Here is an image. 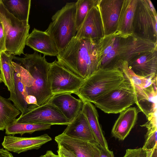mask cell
I'll return each instance as SVG.
<instances>
[{"label":"cell","mask_w":157,"mask_h":157,"mask_svg":"<svg viewBox=\"0 0 157 157\" xmlns=\"http://www.w3.org/2000/svg\"><path fill=\"white\" fill-rule=\"evenodd\" d=\"M13 55L7 52L0 55V76L10 93L14 92V70L12 63Z\"/></svg>","instance_id":"cb8c5ba5"},{"label":"cell","mask_w":157,"mask_h":157,"mask_svg":"<svg viewBox=\"0 0 157 157\" xmlns=\"http://www.w3.org/2000/svg\"><path fill=\"white\" fill-rule=\"evenodd\" d=\"M52 140V138L47 134L29 137L7 135L4 137L2 144L8 151L19 154L29 150L38 149Z\"/></svg>","instance_id":"5bb4252c"},{"label":"cell","mask_w":157,"mask_h":157,"mask_svg":"<svg viewBox=\"0 0 157 157\" xmlns=\"http://www.w3.org/2000/svg\"><path fill=\"white\" fill-rule=\"evenodd\" d=\"M58 146L64 148L75 157H99V144L68 136L63 133L56 136Z\"/></svg>","instance_id":"4fadbf2b"},{"label":"cell","mask_w":157,"mask_h":157,"mask_svg":"<svg viewBox=\"0 0 157 157\" xmlns=\"http://www.w3.org/2000/svg\"><path fill=\"white\" fill-rule=\"evenodd\" d=\"M16 122L67 125L70 122L55 106L48 102L29 109L16 119Z\"/></svg>","instance_id":"9c48e42d"},{"label":"cell","mask_w":157,"mask_h":157,"mask_svg":"<svg viewBox=\"0 0 157 157\" xmlns=\"http://www.w3.org/2000/svg\"><path fill=\"white\" fill-rule=\"evenodd\" d=\"M52 125L48 124H35L21 123L14 122L10 124L6 128L5 133L7 135L14 136L25 133L32 134L38 131L50 129Z\"/></svg>","instance_id":"83f0119b"},{"label":"cell","mask_w":157,"mask_h":157,"mask_svg":"<svg viewBox=\"0 0 157 157\" xmlns=\"http://www.w3.org/2000/svg\"><path fill=\"white\" fill-rule=\"evenodd\" d=\"M147 152V157H157V146Z\"/></svg>","instance_id":"f35d334b"},{"label":"cell","mask_w":157,"mask_h":157,"mask_svg":"<svg viewBox=\"0 0 157 157\" xmlns=\"http://www.w3.org/2000/svg\"><path fill=\"white\" fill-rule=\"evenodd\" d=\"M147 129L145 140L142 148L146 151L152 150L157 147V123L153 120H148L144 124L141 125Z\"/></svg>","instance_id":"f546056e"},{"label":"cell","mask_w":157,"mask_h":157,"mask_svg":"<svg viewBox=\"0 0 157 157\" xmlns=\"http://www.w3.org/2000/svg\"><path fill=\"white\" fill-rule=\"evenodd\" d=\"M100 151V155L99 157H114L113 151L109 149L104 148L99 145Z\"/></svg>","instance_id":"8d00e7d4"},{"label":"cell","mask_w":157,"mask_h":157,"mask_svg":"<svg viewBox=\"0 0 157 157\" xmlns=\"http://www.w3.org/2000/svg\"><path fill=\"white\" fill-rule=\"evenodd\" d=\"M133 85L135 92V104L147 118L157 113V82L144 88Z\"/></svg>","instance_id":"e0dca14e"},{"label":"cell","mask_w":157,"mask_h":157,"mask_svg":"<svg viewBox=\"0 0 157 157\" xmlns=\"http://www.w3.org/2000/svg\"><path fill=\"white\" fill-rule=\"evenodd\" d=\"M139 111L135 107H129L120 113L111 131L115 138L123 140L135 126Z\"/></svg>","instance_id":"44dd1931"},{"label":"cell","mask_w":157,"mask_h":157,"mask_svg":"<svg viewBox=\"0 0 157 157\" xmlns=\"http://www.w3.org/2000/svg\"><path fill=\"white\" fill-rule=\"evenodd\" d=\"M48 79L53 96L66 93L75 94L84 80L56 60L50 63Z\"/></svg>","instance_id":"ba28073f"},{"label":"cell","mask_w":157,"mask_h":157,"mask_svg":"<svg viewBox=\"0 0 157 157\" xmlns=\"http://www.w3.org/2000/svg\"><path fill=\"white\" fill-rule=\"evenodd\" d=\"M23 58L13 56V59L20 62L21 66L27 70L33 79V85L26 89L28 95L36 97L39 106L47 103L53 96L48 81L50 63L35 51L32 54H24Z\"/></svg>","instance_id":"7a4b0ae2"},{"label":"cell","mask_w":157,"mask_h":157,"mask_svg":"<svg viewBox=\"0 0 157 157\" xmlns=\"http://www.w3.org/2000/svg\"><path fill=\"white\" fill-rule=\"evenodd\" d=\"M0 157H14L7 150L3 148H0Z\"/></svg>","instance_id":"74e56055"},{"label":"cell","mask_w":157,"mask_h":157,"mask_svg":"<svg viewBox=\"0 0 157 157\" xmlns=\"http://www.w3.org/2000/svg\"><path fill=\"white\" fill-rule=\"evenodd\" d=\"M56 56L59 63L83 80L99 69L97 42L90 39L74 37Z\"/></svg>","instance_id":"6da1fadb"},{"label":"cell","mask_w":157,"mask_h":157,"mask_svg":"<svg viewBox=\"0 0 157 157\" xmlns=\"http://www.w3.org/2000/svg\"><path fill=\"white\" fill-rule=\"evenodd\" d=\"M7 11L21 21H29L30 0H1Z\"/></svg>","instance_id":"484cf974"},{"label":"cell","mask_w":157,"mask_h":157,"mask_svg":"<svg viewBox=\"0 0 157 157\" xmlns=\"http://www.w3.org/2000/svg\"><path fill=\"white\" fill-rule=\"evenodd\" d=\"M82 111L86 117L98 144L104 148L109 149L99 123L98 113L95 107L90 102H83Z\"/></svg>","instance_id":"7402d4cb"},{"label":"cell","mask_w":157,"mask_h":157,"mask_svg":"<svg viewBox=\"0 0 157 157\" xmlns=\"http://www.w3.org/2000/svg\"><path fill=\"white\" fill-rule=\"evenodd\" d=\"M124 0H98V6L105 36L117 31L120 13Z\"/></svg>","instance_id":"9a60e30c"},{"label":"cell","mask_w":157,"mask_h":157,"mask_svg":"<svg viewBox=\"0 0 157 157\" xmlns=\"http://www.w3.org/2000/svg\"><path fill=\"white\" fill-rule=\"evenodd\" d=\"M62 133L71 137L98 144L87 118L82 111L67 125Z\"/></svg>","instance_id":"ffe728a7"},{"label":"cell","mask_w":157,"mask_h":157,"mask_svg":"<svg viewBox=\"0 0 157 157\" xmlns=\"http://www.w3.org/2000/svg\"><path fill=\"white\" fill-rule=\"evenodd\" d=\"M0 20L5 37L6 52L14 56L25 54L24 49L30 27L29 21L16 18L7 11L1 0Z\"/></svg>","instance_id":"5b68a950"},{"label":"cell","mask_w":157,"mask_h":157,"mask_svg":"<svg viewBox=\"0 0 157 157\" xmlns=\"http://www.w3.org/2000/svg\"><path fill=\"white\" fill-rule=\"evenodd\" d=\"M157 49V43L140 38L133 33L122 35L118 52L120 58L128 63Z\"/></svg>","instance_id":"8fae6325"},{"label":"cell","mask_w":157,"mask_h":157,"mask_svg":"<svg viewBox=\"0 0 157 157\" xmlns=\"http://www.w3.org/2000/svg\"><path fill=\"white\" fill-rule=\"evenodd\" d=\"M48 102L56 107L70 122L82 111L83 105L80 99L67 93L53 95Z\"/></svg>","instance_id":"2e32d148"},{"label":"cell","mask_w":157,"mask_h":157,"mask_svg":"<svg viewBox=\"0 0 157 157\" xmlns=\"http://www.w3.org/2000/svg\"><path fill=\"white\" fill-rule=\"evenodd\" d=\"M14 71L18 73L21 81L25 86L26 89L32 86L33 79L30 73L19 64L12 62Z\"/></svg>","instance_id":"1f68e13d"},{"label":"cell","mask_w":157,"mask_h":157,"mask_svg":"<svg viewBox=\"0 0 157 157\" xmlns=\"http://www.w3.org/2000/svg\"><path fill=\"white\" fill-rule=\"evenodd\" d=\"M26 45L45 56H57L58 54L56 44L50 35L35 28L29 34Z\"/></svg>","instance_id":"ac0fdd59"},{"label":"cell","mask_w":157,"mask_h":157,"mask_svg":"<svg viewBox=\"0 0 157 157\" xmlns=\"http://www.w3.org/2000/svg\"><path fill=\"white\" fill-rule=\"evenodd\" d=\"M128 63V67L136 75L147 78L157 76V49L145 54Z\"/></svg>","instance_id":"d6986e66"},{"label":"cell","mask_w":157,"mask_h":157,"mask_svg":"<svg viewBox=\"0 0 157 157\" xmlns=\"http://www.w3.org/2000/svg\"><path fill=\"white\" fill-rule=\"evenodd\" d=\"M14 78V92L10 93L8 99L13 102L14 105L21 112V114H22L29 110L28 105L26 101L28 95L25 86L21 81L19 73L15 71Z\"/></svg>","instance_id":"d4e9b609"},{"label":"cell","mask_w":157,"mask_h":157,"mask_svg":"<svg viewBox=\"0 0 157 157\" xmlns=\"http://www.w3.org/2000/svg\"><path fill=\"white\" fill-rule=\"evenodd\" d=\"M122 157H147V152L142 147L138 149H128Z\"/></svg>","instance_id":"d6a6232c"},{"label":"cell","mask_w":157,"mask_h":157,"mask_svg":"<svg viewBox=\"0 0 157 157\" xmlns=\"http://www.w3.org/2000/svg\"><path fill=\"white\" fill-rule=\"evenodd\" d=\"M96 0H78L76 3L75 27L77 32L80 28L89 11Z\"/></svg>","instance_id":"4dcf8cb0"},{"label":"cell","mask_w":157,"mask_h":157,"mask_svg":"<svg viewBox=\"0 0 157 157\" xmlns=\"http://www.w3.org/2000/svg\"><path fill=\"white\" fill-rule=\"evenodd\" d=\"M138 0H124L119 17L117 30L122 35L133 33V23Z\"/></svg>","instance_id":"603a6c76"},{"label":"cell","mask_w":157,"mask_h":157,"mask_svg":"<svg viewBox=\"0 0 157 157\" xmlns=\"http://www.w3.org/2000/svg\"><path fill=\"white\" fill-rule=\"evenodd\" d=\"M48 154L47 152L44 155H42L40 156L39 157H48Z\"/></svg>","instance_id":"60d3db41"},{"label":"cell","mask_w":157,"mask_h":157,"mask_svg":"<svg viewBox=\"0 0 157 157\" xmlns=\"http://www.w3.org/2000/svg\"><path fill=\"white\" fill-rule=\"evenodd\" d=\"M76 12L75 2L67 3L52 16V21L45 31L53 40L58 54L67 47L75 36Z\"/></svg>","instance_id":"277c9868"},{"label":"cell","mask_w":157,"mask_h":157,"mask_svg":"<svg viewBox=\"0 0 157 157\" xmlns=\"http://www.w3.org/2000/svg\"><path fill=\"white\" fill-rule=\"evenodd\" d=\"M6 52L5 37L2 26L0 20V55L2 52Z\"/></svg>","instance_id":"836d02e7"},{"label":"cell","mask_w":157,"mask_h":157,"mask_svg":"<svg viewBox=\"0 0 157 157\" xmlns=\"http://www.w3.org/2000/svg\"><path fill=\"white\" fill-rule=\"evenodd\" d=\"M2 82H2V80L1 77H0V84L2 83Z\"/></svg>","instance_id":"b9f144b4"},{"label":"cell","mask_w":157,"mask_h":157,"mask_svg":"<svg viewBox=\"0 0 157 157\" xmlns=\"http://www.w3.org/2000/svg\"><path fill=\"white\" fill-rule=\"evenodd\" d=\"M135 101L133 86L127 77L118 86L100 97L92 103L105 113L117 114L130 107Z\"/></svg>","instance_id":"8992f818"},{"label":"cell","mask_w":157,"mask_h":157,"mask_svg":"<svg viewBox=\"0 0 157 157\" xmlns=\"http://www.w3.org/2000/svg\"><path fill=\"white\" fill-rule=\"evenodd\" d=\"M98 1L89 11L75 37L87 39L97 42L104 36L101 17L98 6Z\"/></svg>","instance_id":"7c38bea8"},{"label":"cell","mask_w":157,"mask_h":157,"mask_svg":"<svg viewBox=\"0 0 157 157\" xmlns=\"http://www.w3.org/2000/svg\"><path fill=\"white\" fill-rule=\"evenodd\" d=\"M121 35L117 30L97 42L99 68H119L122 60L118 49Z\"/></svg>","instance_id":"30bf717a"},{"label":"cell","mask_w":157,"mask_h":157,"mask_svg":"<svg viewBox=\"0 0 157 157\" xmlns=\"http://www.w3.org/2000/svg\"><path fill=\"white\" fill-rule=\"evenodd\" d=\"M157 14L149 0H138L133 23V33L157 43Z\"/></svg>","instance_id":"52a82bcc"},{"label":"cell","mask_w":157,"mask_h":157,"mask_svg":"<svg viewBox=\"0 0 157 157\" xmlns=\"http://www.w3.org/2000/svg\"><path fill=\"white\" fill-rule=\"evenodd\" d=\"M128 63L122 60L119 68L134 86L144 88L157 82V75L147 78L136 75L128 67Z\"/></svg>","instance_id":"f1b7e54d"},{"label":"cell","mask_w":157,"mask_h":157,"mask_svg":"<svg viewBox=\"0 0 157 157\" xmlns=\"http://www.w3.org/2000/svg\"><path fill=\"white\" fill-rule=\"evenodd\" d=\"M126 78L118 68H99L84 80L75 94L83 102L92 103L100 97L118 86Z\"/></svg>","instance_id":"3957f363"},{"label":"cell","mask_w":157,"mask_h":157,"mask_svg":"<svg viewBox=\"0 0 157 157\" xmlns=\"http://www.w3.org/2000/svg\"><path fill=\"white\" fill-rule=\"evenodd\" d=\"M26 101L28 105L29 110L39 106L37 104L36 98L33 96L28 95L26 97Z\"/></svg>","instance_id":"e575fe53"},{"label":"cell","mask_w":157,"mask_h":157,"mask_svg":"<svg viewBox=\"0 0 157 157\" xmlns=\"http://www.w3.org/2000/svg\"><path fill=\"white\" fill-rule=\"evenodd\" d=\"M57 151L59 157H75L72 154L62 147L58 146Z\"/></svg>","instance_id":"d590c367"},{"label":"cell","mask_w":157,"mask_h":157,"mask_svg":"<svg viewBox=\"0 0 157 157\" xmlns=\"http://www.w3.org/2000/svg\"><path fill=\"white\" fill-rule=\"evenodd\" d=\"M1 0H0V2H1Z\"/></svg>","instance_id":"7bdbcfd3"},{"label":"cell","mask_w":157,"mask_h":157,"mask_svg":"<svg viewBox=\"0 0 157 157\" xmlns=\"http://www.w3.org/2000/svg\"><path fill=\"white\" fill-rule=\"evenodd\" d=\"M21 113L8 98L0 95V131L5 130Z\"/></svg>","instance_id":"4316f807"},{"label":"cell","mask_w":157,"mask_h":157,"mask_svg":"<svg viewBox=\"0 0 157 157\" xmlns=\"http://www.w3.org/2000/svg\"><path fill=\"white\" fill-rule=\"evenodd\" d=\"M48 154V157H59L58 155L55 154L52 151H47L46 152Z\"/></svg>","instance_id":"ab89813d"}]
</instances>
